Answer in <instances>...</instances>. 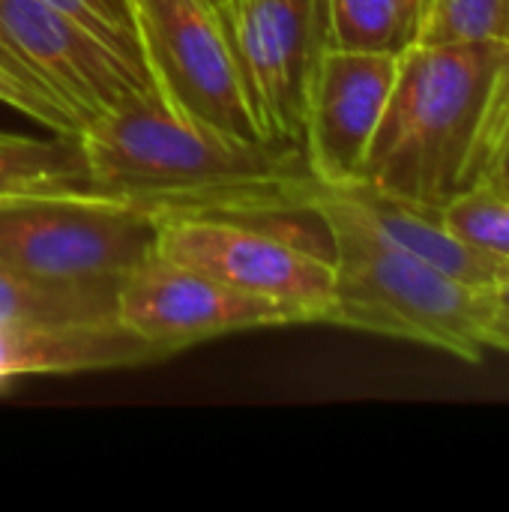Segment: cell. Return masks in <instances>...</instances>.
<instances>
[{"label":"cell","mask_w":509,"mask_h":512,"mask_svg":"<svg viewBox=\"0 0 509 512\" xmlns=\"http://www.w3.org/2000/svg\"><path fill=\"white\" fill-rule=\"evenodd\" d=\"M75 138L93 195L156 216L303 210L312 183L300 141L228 135L156 90L102 111Z\"/></svg>","instance_id":"obj_1"},{"label":"cell","mask_w":509,"mask_h":512,"mask_svg":"<svg viewBox=\"0 0 509 512\" xmlns=\"http://www.w3.org/2000/svg\"><path fill=\"white\" fill-rule=\"evenodd\" d=\"M509 93V39L408 42L360 183L444 210L480 186Z\"/></svg>","instance_id":"obj_2"},{"label":"cell","mask_w":509,"mask_h":512,"mask_svg":"<svg viewBox=\"0 0 509 512\" xmlns=\"http://www.w3.org/2000/svg\"><path fill=\"white\" fill-rule=\"evenodd\" d=\"M300 207L318 216L330 237L336 288L327 324L483 363L498 288L468 285L396 246L348 192L321 186L315 177Z\"/></svg>","instance_id":"obj_3"},{"label":"cell","mask_w":509,"mask_h":512,"mask_svg":"<svg viewBox=\"0 0 509 512\" xmlns=\"http://www.w3.org/2000/svg\"><path fill=\"white\" fill-rule=\"evenodd\" d=\"M153 255L288 303L309 324H327L336 288L333 255L315 249L300 228L252 225L240 213H165Z\"/></svg>","instance_id":"obj_4"},{"label":"cell","mask_w":509,"mask_h":512,"mask_svg":"<svg viewBox=\"0 0 509 512\" xmlns=\"http://www.w3.org/2000/svg\"><path fill=\"white\" fill-rule=\"evenodd\" d=\"M126 9L150 84L174 111L237 138H264L213 0H126Z\"/></svg>","instance_id":"obj_5"},{"label":"cell","mask_w":509,"mask_h":512,"mask_svg":"<svg viewBox=\"0 0 509 512\" xmlns=\"http://www.w3.org/2000/svg\"><path fill=\"white\" fill-rule=\"evenodd\" d=\"M159 216L99 195L0 204V261L51 279H123L156 252Z\"/></svg>","instance_id":"obj_6"},{"label":"cell","mask_w":509,"mask_h":512,"mask_svg":"<svg viewBox=\"0 0 509 512\" xmlns=\"http://www.w3.org/2000/svg\"><path fill=\"white\" fill-rule=\"evenodd\" d=\"M117 321L168 357L228 333L309 324L279 300L234 288L204 270L150 255L120 279Z\"/></svg>","instance_id":"obj_7"},{"label":"cell","mask_w":509,"mask_h":512,"mask_svg":"<svg viewBox=\"0 0 509 512\" xmlns=\"http://www.w3.org/2000/svg\"><path fill=\"white\" fill-rule=\"evenodd\" d=\"M264 138L300 141L303 102L324 36V0H213Z\"/></svg>","instance_id":"obj_8"},{"label":"cell","mask_w":509,"mask_h":512,"mask_svg":"<svg viewBox=\"0 0 509 512\" xmlns=\"http://www.w3.org/2000/svg\"><path fill=\"white\" fill-rule=\"evenodd\" d=\"M399 75V51H357L321 45L303 102V153L321 186L360 177L372 135Z\"/></svg>","instance_id":"obj_9"},{"label":"cell","mask_w":509,"mask_h":512,"mask_svg":"<svg viewBox=\"0 0 509 512\" xmlns=\"http://www.w3.org/2000/svg\"><path fill=\"white\" fill-rule=\"evenodd\" d=\"M0 33L69 105L81 129L102 111L153 90L138 57L45 0H0Z\"/></svg>","instance_id":"obj_10"},{"label":"cell","mask_w":509,"mask_h":512,"mask_svg":"<svg viewBox=\"0 0 509 512\" xmlns=\"http://www.w3.org/2000/svg\"><path fill=\"white\" fill-rule=\"evenodd\" d=\"M168 354L120 321L105 324H15L0 321V393L18 378L81 375L162 363Z\"/></svg>","instance_id":"obj_11"},{"label":"cell","mask_w":509,"mask_h":512,"mask_svg":"<svg viewBox=\"0 0 509 512\" xmlns=\"http://www.w3.org/2000/svg\"><path fill=\"white\" fill-rule=\"evenodd\" d=\"M333 189L348 192L384 237H390L396 246L408 249L411 255L429 261L432 267H438L468 285H480V288L509 285V261L483 255V252L465 246L459 237H453L444 228L441 210L420 207L414 201L396 198V195L381 192L360 180H351V183L333 186Z\"/></svg>","instance_id":"obj_12"},{"label":"cell","mask_w":509,"mask_h":512,"mask_svg":"<svg viewBox=\"0 0 509 512\" xmlns=\"http://www.w3.org/2000/svg\"><path fill=\"white\" fill-rule=\"evenodd\" d=\"M120 279H51L0 261V321L105 324L117 321Z\"/></svg>","instance_id":"obj_13"},{"label":"cell","mask_w":509,"mask_h":512,"mask_svg":"<svg viewBox=\"0 0 509 512\" xmlns=\"http://www.w3.org/2000/svg\"><path fill=\"white\" fill-rule=\"evenodd\" d=\"M36 195H93L78 138H27L0 132V198Z\"/></svg>","instance_id":"obj_14"},{"label":"cell","mask_w":509,"mask_h":512,"mask_svg":"<svg viewBox=\"0 0 509 512\" xmlns=\"http://www.w3.org/2000/svg\"><path fill=\"white\" fill-rule=\"evenodd\" d=\"M327 45L357 51H402L414 18L402 0H324Z\"/></svg>","instance_id":"obj_15"},{"label":"cell","mask_w":509,"mask_h":512,"mask_svg":"<svg viewBox=\"0 0 509 512\" xmlns=\"http://www.w3.org/2000/svg\"><path fill=\"white\" fill-rule=\"evenodd\" d=\"M0 102L54 129V135H78V117L51 90V84L27 63V57L0 33Z\"/></svg>","instance_id":"obj_16"},{"label":"cell","mask_w":509,"mask_h":512,"mask_svg":"<svg viewBox=\"0 0 509 512\" xmlns=\"http://www.w3.org/2000/svg\"><path fill=\"white\" fill-rule=\"evenodd\" d=\"M444 228L465 246L509 261V198H501L483 186L453 198L441 210Z\"/></svg>","instance_id":"obj_17"},{"label":"cell","mask_w":509,"mask_h":512,"mask_svg":"<svg viewBox=\"0 0 509 512\" xmlns=\"http://www.w3.org/2000/svg\"><path fill=\"white\" fill-rule=\"evenodd\" d=\"M509 39V0H432L411 42Z\"/></svg>","instance_id":"obj_18"},{"label":"cell","mask_w":509,"mask_h":512,"mask_svg":"<svg viewBox=\"0 0 509 512\" xmlns=\"http://www.w3.org/2000/svg\"><path fill=\"white\" fill-rule=\"evenodd\" d=\"M480 186L501 198H509V93L501 114H498V123H495V135H492V147L486 156Z\"/></svg>","instance_id":"obj_19"},{"label":"cell","mask_w":509,"mask_h":512,"mask_svg":"<svg viewBox=\"0 0 509 512\" xmlns=\"http://www.w3.org/2000/svg\"><path fill=\"white\" fill-rule=\"evenodd\" d=\"M486 345H489V351H501L509 357V285H498V291H495Z\"/></svg>","instance_id":"obj_20"},{"label":"cell","mask_w":509,"mask_h":512,"mask_svg":"<svg viewBox=\"0 0 509 512\" xmlns=\"http://www.w3.org/2000/svg\"><path fill=\"white\" fill-rule=\"evenodd\" d=\"M432 6V0H417V21L426 15V9ZM417 21H414V30H417Z\"/></svg>","instance_id":"obj_21"},{"label":"cell","mask_w":509,"mask_h":512,"mask_svg":"<svg viewBox=\"0 0 509 512\" xmlns=\"http://www.w3.org/2000/svg\"><path fill=\"white\" fill-rule=\"evenodd\" d=\"M105 3H111V6H114L117 12H123V15L129 18V9H126V0H105Z\"/></svg>","instance_id":"obj_22"},{"label":"cell","mask_w":509,"mask_h":512,"mask_svg":"<svg viewBox=\"0 0 509 512\" xmlns=\"http://www.w3.org/2000/svg\"><path fill=\"white\" fill-rule=\"evenodd\" d=\"M402 3H405V9L411 12V18L417 21V0H402ZM411 39H414V36H411Z\"/></svg>","instance_id":"obj_23"},{"label":"cell","mask_w":509,"mask_h":512,"mask_svg":"<svg viewBox=\"0 0 509 512\" xmlns=\"http://www.w3.org/2000/svg\"><path fill=\"white\" fill-rule=\"evenodd\" d=\"M9 201H18V198H0V204H9Z\"/></svg>","instance_id":"obj_24"}]
</instances>
